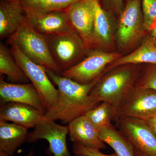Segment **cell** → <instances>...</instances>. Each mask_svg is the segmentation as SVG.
Instances as JSON below:
<instances>
[{
	"label": "cell",
	"mask_w": 156,
	"mask_h": 156,
	"mask_svg": "<svg viewBox=\"0 0 156 156\" xmlns=\"http://www.w3.org/2000/svg\"><path fill=\"white\" fill-rule=\"evenodd\" d=\"M50 80L58 87V99L56 106L43 116L46 119L60 120L69 124L99 103L89 93L98 79L89 84H81L46 68Z\"/></svg>",
	"instance_id": "cell-1"
},
{
	"label": "cell",
	"mask_w": 156,
	"mask_h": 156,
	"mask_svg": "<svg viewBox=\"0 0 156 156\" xmlns=\"http://www.w3.org/2000/svg\"><path fill=\"white\" fill-rule=\"evenodd\" d=\"M140 71L137 65H124L113 68L104 73L89 95L99 103L106 101L110 103L117 112L123 98L136 83Z\"/></svg>",
	"instance_id": "cell-2"
},
{
	"label": "cell",
	"mask_w": 156,
	"mask_h": 156,
	"mask_svg": "<svg viewBox=\"0 0 156 156\" xmlns=\"http://www.w3.org/2000/svg\"><path fill=\"white\" fill-rule=\"evenodd\" d=\"M8 43L16 45L24 55L37 64L57 73H62L50 53L48 36L35 30L26 18L17 31L8 38Z\"/></svg>",
	"instance_id": "cell-3"
},
{
	"label": "cell",
	"mask_w": 156,
	"mask_h": 156,
	"mask_svg": "<svg viewBox=\"0 0 156 156\" xmlns=\"http://www.w3.org/2000/svg\"><path fill=\"white\" fill-rule=\"evenodd\" d=\"M9 44L15 61L39 92L47 112L53 108L58 102V92L50 81L46 68L30 60L16 45Z\"/></svg>",
	"instance_id": "cell-4"
},
{
	"label": "cell",
	"mask_w": 156,
	"mask_h": 156,
	"mask_svg": "<svg viewBox=\"0 0 156 156\" xmlns=\"http://www.w3.org/2000/svg\"><path fill=\"white\" fill-rule=\"evenodd\" d=\"M50 53L62 72L81 61L90 50L74 30L68 33L48 36Z\"/></svg>",
	"instance_id": "cell-5"
},
{
	"label": "cell",
	"mask_w": 156,
	"mask_h": 156,
	"mask_svg": "<svg viewBox=\"0 0 156 156\" xmlns=\"http://www.w3.org/2000/svg\"><path fill=\"white\" fill-rule=\"evenodd\" d=\"M146 32L141 0L127 2L119 16L116 32L117 43L122 50L134 47Z\"/></svg>",
	"instance_id": "cell-6"
},
{
	"label": "cell",
	"mask_w": 156,
	"mask_h": 156,
	"mask_svg": "<svg viewBox=\"0 0 156 156\" xmlns=\"http://www.w3.org/2000/svg\"><path fill=\"white\" fill-rule=\"evenodd\" d=\"M121 56L98 48L90 50L85 58L61 75L80 83H90L100 77L109 65Z\"/></svg>",
	"instance_id": "cell-7"
},
{
	"label": "cell",
	"mask_w": 156,
	"mask_h": 156,
	"mask_svg": "<svg viewBox=\"0 0 156 156\" xmlns=\"http://www.w3.org/2000/svg\"><path fill=\"white\" fill-rule=\"evenodd\" d=\"M156 117V90L134 86L123 98L116 118H131L146 122Z\"/></svg>",
	"instance_id": "cell-8"
},
{
	"label": "cell",
	"mask_w": 156,
	"mask_h": 156,
	"mask_svg": "<svg viewBox=\"0 0 156 156\" xmlns=\"http://www.w3.org/2000/svg\"><path fill=\"white\" fill-rule=\"evenodd\" d=\"M119 131L134 149L148 156H156V135L147 122L131 118H121L115 121Z\"/></svg>",
	"instance_id": "cell-9"
},
{
	"label": "cell",
	"mask_w": 156,
	"mask_h": 156,
	"mask_svg": "<svg viewBox=\"0 0 156 156\" xmlns=\"http://www.w3.org/2000/svg\"><path fill=\"white\" fill-rule=\"evenodd\" d=\"M67 126H61L53 120L43 119L29 133L26 142L34 143L44 139L49 144V151L53 156H72L66 143Z\"/></svg>",
	"instance_id": "cell-10"
},
{
	"label": "cell",
	"mask_w": 156,
	"mask_h": 156,
	"mask_svg": "<svg viewBox=\"0 0 156 156\" xmlns=\"http://www.w3.org/2000/svg\"><path fill=\"white\" fill-rule=\"evenodd\" d=\"M0 99L1 104L17 102L31 105L39 110L44 115L47 112L39 92L31 83H8L1 76Z\"/></svg>",
	"instance_id": "cell-11"
},
{
	"label": "cell",
	"mask_w": 156,
	"mask_h": 156,
	"mask_svg": "<svg viewBox=\"0 0 156 156\" xmlns=\"http://www.w3.org/2000/svg\"><path fill=\"white\" fill-rule=\"evenodd\" d=\"M24 13L26 19L32 27L42 34L56 35L68 33L74 30L69 21L66 11Z\"/></svg>",
	"instance_id": "cell-12"
},
{
	"label": "cell",
	"mask_w": 156,
	"mask_h": 156,
	"mask_svg": "<svg viewBox=\"0 0 156 156\" xmlns=\"http://www.w3.org/2000/svg\"><path fill=\"white\" fill-rule=\"evenodd\" d=\"M72 27L84 40L88 48H93V13L89 0H80L66 10Z\"/></svg>",
	"instance_id": "cell-13"
},
{
	"label": "cell",
	"mask_w": 156,
	"mask_h": 156,
	"mask_svg": "<svg viewBox=\"0 0 156 156\" xmlns=\"http://www.w3.org/2000/svg\"><path fill=\"white\" fill-rule=\"evenodd\" d=\"M39 110L31 105L17 102L1 104L0 121L11 122L28 129L34 128L43 119Z\"/></svg>",
	"instance_id": "cell-14"
},
{
	"label": "cell",
	"mask_w": 156,
	"mask_h": 156,
	"mask_svg": "<svg viewBox=\"0 0 156 156\" xmlns=\"http://www.w3.org/2000/svg\"><path fill=\"white\" fill-rule=\"evenodd\" d=\"M89 1L93 13V48L100 49L106 48L113 41V14L104 9L98 0Z\"/></svg>",
	"instance_id": "cell-15"
},
{
	"label": "cell",
	"mask_w": 156,
	"mask_h": 156,
	"mask_svg": "<svg viewBox=\"0 0 156 156\" xmlns=\"http://www.w3.org/2000/svg\"><path fill=\"white\" fill-rule=\"evenodd\" d=\"M67 127L70 140L73 143L99 150L106 148V144L99 138L98 131L84 115L73 120Z\"/></svg>",
	"instance_id": "cell-16"
},
{
	"label": "cell",
	"mask_w": 156,
	"mask_h": 156,
	"mask_svg": "<svg viewBox=\"0 0 156 156\" xmlns=\"http://www.w3.org/2000/svg\"><path fill=\"white\" fill-rule=\"evenodd\" d=\"M25 19L19 1L0 0V38L10 37L17 31Z\"/></svg>",
	"instance_id": "cell-17"
},
{
	"label": "cell",
	"mask_w": 156,
	"mask_h": 156,
	"mask_svg": "<svg viewBox=\"0 0 156 156\" xmlns=\"http://www.w3.org/2000/svg\"><path fill=\"white\" fill-rule=\"evenodd\" d=\"M27 129L15 123L0 121V156H13L26 142Z\"/></svg>",
	"instance_id": "cell-18"
},
{
	"label": "cell",
	"mask_w": 156,
	"mask_h": 156,
	"mask_svg": "<svg viewBox=\"0 0 156 156\" xmlns=\"http://www.w3.org/2000/svg\"><path fill=\"white\" fill-rule=\"evenodd\" d=\"M142 63L156 64V45L149 37L133 52L126 56H121L109 65L104 73L119 66Z\"/></svg>",
	"instance_id": "cell-19"
},
{
	"label": "cell",
	"mask_w": 156,
	"mask_h": 156,
	"mask_svg": "<svg viewBox=\"0 0 156 156\" xmlns=\"http://www.w3.org/2000/svg\"><path fill=\"white\" fill-rule=\"evenodd\" d=\"M100 139L110 146L118 156H135L132 144L112 124L98 131Z\"/></svg>",
	"instance_id": "cell-20"
},
{
	"label": "cell",
	"mask_w": 156,
	"mask_h": 156,
	"mask_svg": "<svg viewBox=\"0 0 156 156\" xmlns=\"http://www.w3.org/2000/svg\"><path fill=\"white\" fill-rule=\"evenodd\" d=\"M0 74L18 83H27L30 81L15 61L11 50L2 43L0 44Z\"/></svg>",
	"instance_id": "cell-21"
},
{
	"label": "cell",
	"mask_w": 156,
	"mask_h": 156,
	"mask_svg": "<svg viewBox=\"0 0 156 156\" xmlns=\"http://www.w3.org/2000/svg\"><path fill=\"white\" fill-rule=\"evenodd\" d=\"M80 0H20L24 12L47 13L66 11L72 5Z\"/></svg>",
	"instance_id": "cell-22"
},
{
	"label": "cell",
	"mask_w": 156,
	"mask_h": 156,
	"mask_svg": "<svg viewBox=\"0 0 156 156\" xmlns=\"http://www.w3.org/2000/svg\"><path fill=\"white\" fill-rule=\"evenodd\" d=\"M117 112L108 102L102 101L94 108L84 114L94 128L99 131L111 124L112 120H115Z\"/></svg>",
	"instance_id": "cell-23"
},
{
	"label": "cell",
	"mask_w": 156,
	"mask_h": 156,
	"mask_svg": "<svg viewBox=\"0 0 156 156\" xmlns=\"http://www.w3.org/2000/svg\"><path fill=\"white\" fill-rule=\"evenodd\" d=\"M141 6L146 31L156 27V0H141Z\"/></svg>",
	"instance_id": "cell-24"
},
{
	"label": "cell",
	"mask_w": 156,
	"mask_h": 156,
	"mask_svg": "<svg viewBox=\"0 0 156 156\" xmlns=\"http://www.w3.org/2000/svg\"><path fill=\"white\" fill-rule=\"evenodd\" d=\"M134 86L156 90V64L151 65L140 71Z\"/></svg>",
	"instance_id": "cell-25"
},
{
	"label": "cell",
	"mask_w": 156,
	"mask_h": 156,
	"mask_svg": "<svg viewBox=\"0 0 156 156\" xmlns=\"http://www.w3.org/2000/svg\"><path fill=\"white\" fill-rule=\"evenodd\" d=\"M104 9L112 14L120 16L125 8L124 0H98Z\"/></svg>",
	"instance_id": "cell-26"
},
{
	"label": "cell",
	"mask_w": 156,
	"mask_h": 156,
	"mask_svg": "<svg viewBox=\"0 0 156 156\" xmlns=\"http://www.w3.org/2000/svg\"><path fill=\"white\" fill-rule=\"evenodd\" d=\"M73 151L75 154H82L88 156H118L115 153L111 154H105L99 150L87 147L77 143H73Z\"/></svg>",
	"instance_id": "cell-27"
},
{
	"label": "cell",
	"mask_w": 156,
	"mask_h": 156,
	"mask_svg": "<svg viewBox=\"0 0 156 156\" xmlns=\"http://www.w3.org/2000/svg\"><path fill=\"white\" fill-rule=\"evenodd\" d=\"M148 124H149L152 129H153L155 134L156 135V117L152 119L147 121Z\"/></svg>",
	"instance_id": "cell-28"
},
{
	"label": "cell",
	"mask_w": 156,
	"mask_h": 156,
	"mask_svg": "<svg viewBox=\"0 0 156 156\" xmlns=\"http://www.w3.org/2000/svg\"><path fill=\"white\" fill-rule=\"evenodd\" d=\"M150 35L149 37L156 45V27L150 32Z\"/></svg>",
	"instance_id": "cell-29"
},
{
	"label": "cell",
	"mask_w": 156,
	"mask_h": 156,
	"mask_svg": "<svg viewBox=\"0 0 156 156\" xmlns=\"http://www.w3.org/2000/svg\"><path fill=\"white\" fill-rule=\"evenodd\" d=\"M134 153H135V156H148L135 149H134Z\"/></svg>",
	"instance_id": "cell-30"
},
{
	"label": "cell",
	"mask_w": 156,
	"mask_h": 156,
	"mask_svg": "<svg viewBox=\"0 0 156 156\" xmlns=\"http://www.w3.org/2000/svg\"><path fill=\"white\" fill-rule=\"evenodd\" d=\"M74 156H88L86 155L82 154H75Z\"/></svg>",
	"instance_id": "cell-31"
},
{
	"label": "cell",
	"mask_w": 156,
	"mask_h": 156,
	"mask_svg": "<svg viewBox=\"0 0 156 156\" xmlns=\"http://www.w3.org/2000/svg\"><path fill=\"white\" fill-rule=\"evenodd\" d=\"M33 151H31L30 153L29 154L28 156H33Z\"/></svg>",
	"instance_id": "cell-32"
},
{
	"label": "cell",
	"mask_w": 156,
	"mask_h": 156,
	"mask_svg": "<svg viewBox=\"0 0 156 156\" xmlns=\"http://www.w3.org/2000/svg\"><path fill=\"white\" fill-rule=\"evenodd\" d=\"M9 1H19L20 0H7Z\"/></svg>",
	"instance_id": "cell-33"
},
{
	"label": "cell",
	"mask_w": 156,
	"mask_h": 156,
	"mask_svg": "<svg viewBox=\"0 0 156 156\" xmlns=\"http://www.w3.org/2000/svg\"><path fill=\"white\" fill-rule=\"evenodd\" d=\"M126 1H127V2H128V1H131V0H126Z\"/></svg>",
	"instance_id": "cell-34"
}]
</instances>
